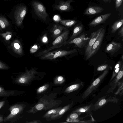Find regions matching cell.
I'll use <instances>...</instances> for the list:
<instances>
[{
    "mask_svg": "<svg viewBox=\"0 0 123 123\" xmlns=\"http://www.w3.org/2000/svg\"><path fill=\"white\" fill-rule=\"evenodd\" d=\"M121 28L119 29L118 32V35L120 37H122L123 40V25L121 27Z\"/></svg>",
    "mask_w": 123,
    "mask_h": 123,
    "instance_id": "cell-33",
    "label": "cell"
},
{
    "mask_svg": "<svg viewBox=\"0 0 123 123\" xmlns=\"http://www.w3.org/2000/svg\"><path fill=\"white\" fill-rule=\"evenodd\" d=\"M109 71V69H106L100 76L93 82L84 93L82 97L83 99L87 97L96 89L102 80L107 74Z\"/></svg>",
    "mask_w": 123,
    "mask_h": 123,
    "instance_id": "cell-3",
    "label": "cell"
},
{
    "mask_svg": "<svg viewBox=\"0 0 123 123\" xmlns=\"http://www.w3.org/2000/svg\"><path fill=\"white\" fill-rule=\"evenodd\" d=\"M3 121L4 119L3 117H2L1 116H0V123L2 122Z\"/></svg>",
    "mask_w": 123,
    "mask_h": 123,
    "instance_id": "cell-39",
    "label": "cell"
},
{
    "mask_svg": "<svg viewBox=\"0 0 123 123\" xmlns=\"http://www.w3.org/2000/svg\"><path fill=\"white\" fill-rule=\"evenodd\" d=\"M104 10L102 7L97 6H90L86 9L84 13L86 15H92L98 14Z\"/></svg>",
    "mask_w": 123,
    "mask_h": 123,
    "instance_id": "cell-15",
    "label": "cell"
},
{
    "mask_svg": "<svg viewBox=\"0 0 123 123\" xmlns=\"http://www.w3.org/2000/svg\"><path fill=\"white\" fill-rule=\"evenodd\" d=\"M65 81V79L62 76H58L56 77L55 79L54 83L55 84H60Z\"/></svg>",
    "mask_w": 123,
    "mask_h": 123,
    "instance_id": "cell-27",
    "label": "cell"
},
{
    "mask_svg": "<svg viewBox=\"0 0 123 123\" xmlns=\"http://www.w3.org/2000/svg\"><path fill=\"white\" fill-rule=\"evenodd\" d=\"M37 73L35 69L32 68L27 70L24 74L18 77L16 80V82L19 84H25L30 82L35 77Z\"/></svg>",
    "mask_w": 123,
    "mask_h": 123,
    "instance_id": "cell-7",
    "label": "cell"
},
{
    "mask_svg": "<svg viewBox=\"0 0 123 123\" xmlns=\"http://www.w3.org/2000/svg\"><path fill=\"white\" fill-rule=\"evenodd\" d=\"M121 57L122 58V61L123 60V55H122V56Z\"/></svg>",
    "mask_w": 123,
    "mask_h": 123,
    "instance_id": "cell-41",
    "label": "cell"
},
{
    "mask_svg": "<svg viewBox=\"0 0 123 123\" xmlns=\"http://www.w3.org/2000/svg\"><path fill=\"white\" fill-rule=\"evenodd\" d=\"M73 1V0H68L65 1H61L59 4L55 5V8L57 10L62 11H69L71 8L70 4Z\"/></svg>",
    "mask_w": 123,
    "mask_h": 123,
    "instance_id": "cell-14",
    "label": "cell"
},
{
    "mask_svg": "<svg viewBox=\"0 0 123 123\" xmlns=\"http://www.w3.org/2000/svg\"><path fill=\"white\" fill-rule=\"evenodd\" d=\"M82 85V84L80 83L72 85L66 88L65 92L68 93L76 90L78 89Z\"/></svg>",
    "mask_w": 123,
    "mask_h": 123,
    "instance_id": "cell-23",
    "label": "cell"
},
{
    "mask_svg": "<svg viewBox=\"0 0 123 123\" xmlns=\"http://www.w3.org/2000/svg\"><path fill=\"white\" fill-rule=\"evenodd\" d=\"M27 8L26 6L20 5L17 6L14 12V17L16 24L18 26L21 25L26 13Z\"/></svg>",
    "mask_w": 123,
    "mask_h": 123,
    "instance_id": "cell-5",
    "label": "cell"
},
{
    "mask_svg": "<svg viewBox=\"0 0 123 123\" xmlns=\"http://www.w3.org/2000/svg\"><path fill=\"white\" fill-rule=\"evenodd\" d=\"M9 25V23L8 21L5 17L0 16V25L2 28H6Z\"/></svg>",
    "mask_w": 123,
    "mask_h": 123,
    "instance_id": "cell-26",
    "label": "cell"
},
{
    "mask_svg": "<svg viewBox=\"0 0 123 123\" xmlns=\"http://www.w3.org/2000/svg\"><path fill=\"white\" fill-rule=\"evenodd\" d=\"M58 17L57 16H55L54 17V20L56 21H57L58 20Z\"/></svg>",
    "mask_w": 123,
    "mask_h": 123,
    "instance_id": "cell-38",
    "label": "cell"
},
{
    "mask_svg": "<svg viewBox=\"0 0 123 123\" xmlns=\"http://www.w3.org/2000/svg\"><path fill=\"white\" fill-rule=\"evenodd\" d=\"M60 22L62 25L68 27L73 26L77 22V21L75 20L70 19L61 20Z\"/></svg>",
    "mask_w": 123,
    "mask_h": 123,
    "instance_id": "cell-21",
    "label": "cell"
},
{
    "mask_svg": "<svg viewBox=\"0 0 123 123\" xmlns=\"http://www.w3.org/2000/svg\"><path fill=\"white\" fill-rule=\"evenodd\" d=\"M42 40L44 43H46L48 41V38L46 36H44Z\"/></svg>",
    "mask_w": 123,
    "mask_h": 123,
    "instance_id": "cell-36",
    "label": "cell"
},
{
    "mask_svg": "<svg viewBox=\"0 0 123 123\" xmlns=\"http://www.w3.org/2000/svg\"></svg>",
    "mask_w": 123,
    "mask_h": 123,
    "instance_id": "cell-43",
    "label": "cell"
},
{
    "mask_svg": "<svg viewBox=\"0 0 123 123\" xmlns=\"http://www.w3.org/2000/svg\"><path fill=\"white\" fill-rule=\"evenodd\" d=\"M8 68L6 65L0 61V69H6Z\"/></svg>",
    "mask_w": 123,
    "mask_h": 123,
    "instance_id": "cell-34",
    "label": "cell"
},
{
    "mask_svg": "<svg viewBox=\"0 0 123 123\" xmlns=\"http://www.w3.org/2000/svg\"><path fill=\"white\" fill-rule=\"evenodd\" d=\"M111 14V13H107L97 17L89 24V25L91 26L95 27L101 24L105 23Z\"/></svg>",
    "mask_w": 123,
    "mask_h": 123,
    "instance_id": "cell-12",
    "label": "cell"
},
{
    "mask_svg": "<svg viewBox=\"0 0 123 123\" xmlns=\"http://www.w3.org/2000/svg\"><path fill=\"white\" fill-rule=\"evenodd\" d=\"M105 33V30L104 28L92 45L89 54L86 57V60L89 59L95 54L99 49L104 38Z\"/></svg>",
    "mask_w": 123,
    "mask_h": 123,
    "instance_id": "cell-4",
    "label": "cell"
},
{
    "mask_svg": "<svg viewBox=\"0 0 123 123\" xmlns=\"http://www.w3.org/2000/svg\"><path fill=\"white\" fill-rule=\"evenodd\" d=\"M15 93V92L14 91H6L4 88L0 86V96H11Z\"/></svg>",
    "mask_w": 123,
    "mask_h": 123,
    "instance_id": "cell-25",
    "label": "cell"
},
{
    "mask_svg": "<svg viewBox=\"0 0 123 123\" xmlns=\"http://www.w3.org/2000/svg\"><path fill=\"white\" fill-rule=\"evenodd\" d=\"M105 3L109 2L111 1V0H102Z\"/></svg>",
    "mask_w": 123,
    "mask_h": 123,
    "instance_id": "cell-40",
    "label": "cell"
},
{
    "mask_svg": "<svg viewBox=\"0 0 123 123\" xmlns=\"http://www.w3.org/2000/svg\"><path fill=\"white\" fill-rule=\"evenodd\" d=\"M49 86L48 84L45 85L39 88L37 90V92L38 93H40L43 92L48 88Z\"/></svg>",
    "mask_w": 123,
    "mask_h": 123,
    "instance_id": "cell-30",
    "label": "cell"
},
{
    "mask_svg": "<svg viewBox=\"0 0 123 123\" xmlns=\"http://www.w3.org/2000/svg\"><path fill=\"white\" fill-rule=\"evenodd\" d=\"M24 107L23 105L21 104H17L11 106L9 109L11 113L4 118V121H7L16 117L22 111Z\"/></svg>",
    "mask_w": 123,
    "mask_h": 123,
    "instance_id": "cell-10",
    "label": "cell"
},
{
    "mask_svg": "<svg viewBox=\"0 0 123 123\" xmlns=\"http://www.w3.org/2000/svg\"><path fill=\"white\" fill-rule=\"evenodd\" d=\"M70 106V105H68L64 107L61 109L57 113L54 114L51 117L52 119H55L59 117H60L61 116L64 114L69 108Z\"/></svg>",
    "mask_w": 123,
    "mask_h": 123,
    "instance_id": "cell-20",
    "label": "cell"
},
{
    "mask_svg": "<svg viewBox=\"0 0 123 123\" xmlns=\"http://www.w3.org/2000/svg\"><path fill=\"white\" fill-rule=\"evenodd\" d=\"M38 49V46L37 45L35 44L31 48L30 52L32 54L37 51Z\"/></svg>",
    "mask_w": 123,
    "mask_h": 123,
    "instance_id": "cell-31",
    "label": "cell"
},
{
    "mask_svg": "<svg viewBox=\"0 0 123 123\" xmlns=\"http://www.w3.org/2000/svg\"><path fill=\"white\" fill-rule=\"evenodd\" d=\"M69 33L68 30L65 28L63 32L56 38L53 42L51 46L47 49L40 52L37 54V56H41L53 49L60 47L66 45Z\"/></svg>",
    "mask_w": 123,
    "mask_h": 123,
    "instance_id": "cell-1",
    "label": "cell"
},
{
    "mask_svg": "<svg viewBox=\"0 0 123 123\" xmlns=\"http://www.w3.org/2000/svg\"><path fill=\"white\" fill-rule=\"evenodd\" d=\"M12 34L11 32H7L6 33L1 34V35L3 37L5 36L4 37L7 40H9L11 37Z\"/></svg>",
    "mask_w": 123,
    "mask_h": 123,
    "instance_id": "cell-29",
    "label": "cell"
},
{
    "mask_svg": "<svg viewBox=\"0 0 123 123\" xmlns=\"http://www.w3.org/2000/svg\"><path fill=\"white\" fill-rule=\"evenodd\" d=\"M83 29V26L82 24L80 23L76 25L74 27L72 35L67 42L69 41L78 37L81 34Z\"/></svg>",
    "mask_w": 123,
    "mask_h": 123,
    "instance_id": "cell-16",
    "label": "cell"
},
{
    "mask_svg": "<svg viewBox=\"0 0 123 123\" xmlns=\"http://www.w3.org/2000/svg\"><path fill=\"white\" fill-rule=\"evenodd\" d=\"M118 99L114 97H110L107 99L102 98L98 100L94 105V108L95 109H97L101 107L108 102H117Z\"/></svg>",
    "mask_w": 123,
    "mask_h": 123,
    "instance_id": "cell-13",
    "label": "cell"
},
{
    "mask_svg": "<svg viewBox=\"0 0 123 123\" xmlns=\"http://www.w3.org/2000/svg\"><path fill=\"white\" fill-rule=\"evenodd\" d=\"M123 19L115 21L111 27V33L113 34L115 33L123 25Z\"/></svg>",
    "mask_w": 123,
    "mask_h": 123,
    "instance_id": "cell-19",
    "label": "cell"
},
{
    "mask_svg": "<svg viewBox=\"0 0 123 123\" xmlns=\"http://www.w3.org/2000/svg\"><path fill=\"white\" fill-rule=\"evenodd\" d=\"M109 67V65L107 64L102 65L99 66L97 68L98 71H101L105 70Z\"/></svg>",
    "mask_w": 123,
    "mask_h": 123,
    "instance_id": "cell-28",
    "label": "cell"
},
{
    "mask_svg": "<svg viewBox=\"0 0 123 123\" xmlns=\"http://www.w3.org/2000/svg\"><path fill=\"white\" fill-rule=\"evenodd\" d=\"M104 28L103 27H101L96 31L91 33L89 37V39L85 47V55L86 56V57L89 54L92 45Z\"/></svg>",
    "mask_w": 123,
    "mask_h": 123,
    "instance_id": "cell-8",
    "label": "cell"
},
{
    "mask_svg": "<svg viewBox=\"0 0 123 123\" xmlns=\"http://www.w3.org/2000/svg\"><path fill=\"white\" fill-rule=\"evenodd\" d=\"M62 108V107H60L50 110L43 116V117L45 118L51 117L58 112Z\"/></svg>",
    "mask_w": 123,
    "mask_h": 123,
    "instance_id": "cell-22",
    "label": "cell"
},
{
    "mask_svg": "<svg viewBox=\"0 0 123 123\" xmlns=\"http://www.w3.org/2000/svg\"><path fill=\"white\" fill-rule=\"evenodd\" d=\"M78 117V115L76 113L71 114L70 116L69 117L72 119H75L77 118Z\"/></svg>",
    "mask_w": 123,
    "mask_h": 123,
    "instance_id": "cell-35",
    "label": "cell"
},
{
    "mask_svg": "<svg viewBox=\"0 0 123 123\" xmlns=\"http://www.w3.org/2000/svg\"><path fill=\"white\" fill-rule=\"evenodd\" d=\"M32 5L37 16L43 20L45 21L48 15L44 6L37 1H33L32 3Z\"/></svg>",
    "mask_w": 123,
    "mask_h": 123,
    "instance_id": "cell-6",
    "label": "cell"
},
{
    "mask_svg": "<svg viewBox=\"0 0 123 123\" xmlns=\"http://www.w3.org/2000/svg\"><path fill=\"white\" fill-rule=\"evenodd\" d=\"M123 64L122 63L120 70L117 74V75L115 78L112 82L110 83V85H111V86L110 89L108 90V91H110V92H111L115 89L117 85V84L119 80L121 79L123 77Z\"/></svg>",
    "mask_w": 123,
    "mask_h": 123,
    "instance_id": "cell-17",
    "label": "cell"
},
{
    "mask_svg": "<svg viewBox=\"0 0 123 123\" xmlns=\"http://www.w3.org/2000/svg\"><path fill=\"white\" fill-rule=\"evenodd\" d=\"M1 116V115H0V116Z\"/></svg>",
    "mask_w": 123,
    "mask_h": 123,
    "instance_id": "cell-42",
    "label": "cell"
},
{
    "mask_svg": "<svg viewBox=\"0 0 123 123\" xmlns=\"http://www.w3.org/2000/svg\"><path fill=\"white\" fill-rule=\"evenodd\" d=\"M89 38V37H86L85 34L83 32L78 37L67 42L66 44H74L77 47L83 48L85 47Z\"/></svg>",
    "mask_w": 123,
    "mask_h": 123,
    "instance_id": "cell-9",
    "label": "cell"
},
{
    "mask_svg": "<svg viewBox=\"0 0 123 123\" xmlns=\"http://www.w3.org/2000/svg\"><path fill=\"white\" fill-rule=\"evenodd\" d=\"M123 0H116L115 4L117 8H119L122 4Z\"/></svg>",
    "mask_w": 123,
    "mask_h": 123,
    "instance_id": "cell-32",
    "label": "cell"
},
{
    "mask_svg": "<svg viewBox=\"0 0 123 123\" xmlns=\"http://www.w3.org/2000/svg\"><path fill=\"white\" fill-rule=\"evenodd\" d=\"M122 47L121 43L112 41L107 45L105 50L106 53L112 55L117 52Z\"/></svg>",
    "mask_w": 123,
    "mask_h": 123,
    "instance_id": "cell-11",
    "label": "cell"
},
{
    "mask_svg": "<svg viewBox=\"0 0 123 123\" xmlns=\"http://www.w3.org/2000/svg\"><path fill=\"white\" fill-rule=\"evenodd\" d=\"M65 28L64 26L60 25L55 24L50 31L53 37L54 38H56L61 34L62 31Z\"/></svg>",
    "mask_w": 123,
    "mask_h": 123,
    "instance_id": "cell-18",
    "label": "cell"
},
{
    "mask_svg": "<svg viewBox=\"0 0 123 123\" xmlns=\"http://www.w3.org/2000/svg\"><path fill=\"white\" fill-rule=\"evenodd\" d=\"M77 50L74 49L70 50H58L48 52L41 56V59L52 60L76 52Z\"/></svg>",
    "mask_w": 123,
    "mask_h": 123,
    "instance_id": "cell-2",
    "label": "cell"
},
{
    "mask_svg": "<svg viewBox=\"0 0 123 123\" xmlns=\"http://www.w3.org/2000/svg\"><path fill=\"white\" fill-rule=\"evenodd\" d=\"M5 103V101L0 102V109L3 106Z\"/></svg>",
    "mask_w": 123,
    "mask_h": 123,
    "instance_id": "cell-37",
    "label": "cell"
},
{
    "mask_svg": "<svg viewBox=\"0 0 123 123\" xmlns=\"http://www.w3.org/2000/svg\"><path fill=\"white\" fill-rule=\"evenodd\" d=\"M92 106L91 105L78 108L73 111L74 112L84 113L90 111L92 108Z\"/></svg>",
    "mask_w": 123,
    "mask_h": 123,
    "instance_id": "cell-24",
    "label": "cell"
}]
</instances>
